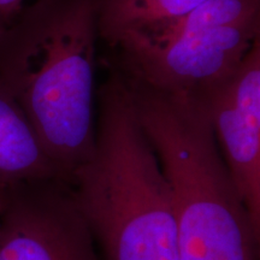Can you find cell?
I'll use <instances>...</instances> for the list:
<instances>
[{
	"label": "cell",
	"instance_id": "7",
	"mask_svg": "<svg viewBox=\"0 0 260 260\" xmlns=\"http://www.w3.org/2000/svg\"><path fill=\"white\" fill-rule=\"evenodd\" d=\"M52 178L69 181L48 157L21 106L0 87V187Z\"/></svg>",
	"mask_w": 260,
	"mask_h": 260
},
{
	"label": "cell",
	"instance_id": "5",
	"mask_svg": "<svg viewBox=\"0 0 260 260\" xmlns=\"http://www.w3.org/2000/svg\"><path fill=\"white\" fill-rule=\"evenodd\" d=\"M0 260H103L70 181H27L5 188Z\"/></svg>",
	"mask_w": 260,
	"mask_h": 260
},
{
	"label": "cell",
	"instance_id": "2",
	"mask_svg": "<svg viewBox=\"0 0 260 260\" xmlns=\"http://www.w3.org/2000/svg\"><path fill=\"white\" fill-rule=\"evenodd\" d=\"M93 154L73 172L75 198L103 260H181L170 184L113 68L98 90Z\"/></svg>",
	"mask_w": 260,
	"mask_h": 260
},
{
	"label": "cell",
	"instance_id": "8",
	"mask_svg": "<svg viewBox=\"0 0 260 260\" xmlns=\"http://www.w3.org/2000/svg\"><path fill=\"white\" fill-rule=\"evenodd\" d=\"M204 0H94L99 40L117 48L130 38L154 30Z\"/></svg>",
	"mask_w": 260,
	"mask_h": 260
},
{
	"label": "cell",
	"instance_id": "3",
	"mask_svg": "<svg viewBox=\"0 0 260 260\" xmlns=\"http://www.w3.org/2000/svg\"><path fill=\"white\" fill-rule=\"evenodd\" d=\"M124 77L170 184L181 260H259L253 222L220 153L200 93H168Z\"/></svg>",
	"mask_w": 260,
	"mask_h": 260
},
{
	"label": "cell",
	"instance_id": "9",
	"mask_svg": "<svg viewBox=\"0 0 260 260\" xmlns=\"http://www.w3.org/2000/svg\"><path fill=\"white\" fill-rule=\"evenodd\" d=\"M27 0H0V17L6 25L11 24L25 8Z\"/></svg>",
	"mask_w": 260,
	"mask_h": 260
},
{
	"label": "cell",
	"instance_id": "11",
	"mask_svg": "<svg viewBox=\"0 0 260 260\" xmlns=\"http://www.w3.org/2000/svg\"><path fill=\"white\" fill-rule=\"evenodd\" d=\"M6 187H0V210H2V204H3V195H4V190Z\"/></svg>",
	"mask_w": 260,
	"mask_h": 260
},
{
	"label": "cell",
	"instance_id": "1",
	"mask_svg": "<svg viewBox=\"0 0 260 260\" xmlns=\"http://www.w3.org/2000/svg\"><path fill=\"white\" fill-rule=\"evenodd\" d=\"M94 0H34L0 37V87L70 181L93 154Z\"/></svg>",
	"mask_w": 260,
	"mask_h": 260
},
{
	"label": "cell",
	"instance_id": "4",
	"mask_svg": "<svg viewBox=\"0 0 260 260\" xmlns=\"http://www.w3.org/2000/svg\"><path fill=\"white\" fill-rule=\"evenodd\" d=\"M241 0H204L119 45L125 76L168 93H201L229 76L260 40V19L239 23Z\"/></svg>",
	"mask_w": 260,
	"mask_h": 260
},
{
	"label": "cell",
	"instance_id": "10",
	"mask_svg": "<svg viewBox=\"0 0 260 260\" xmlns=\"http://www.w3.org/2000/svg\"><path fill=\"white\" fill-rule=\"evenodd\" d=\"M6 27H8V25L5 24V22L3 21L2 17H0V37H2V34H3V32H4Z\"/></svg>",
	"mask_w": 260,
	"mask_h": 260
},
{
	"label": "cell",
	"instance_id": "6",
	"mask_svg": "<svg viewBox=\"0 0 260 260\" xmlns=\"http://www.w3.org/2000/svg\"><path fill=\"white\" fill-rule=\"evenodd\" d=\"M200 94L230 176L260 228V40L229 76Z\"/></svg>",
	"mask_w": 260,
	"mask_h": 260
}]
</instances>
